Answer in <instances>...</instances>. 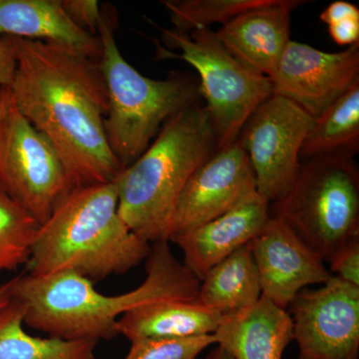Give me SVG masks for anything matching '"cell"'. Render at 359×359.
<instances>
[{
    "instance_id": "cell-9",
    "label": "cell",
    "mask_w": 359,
    "mask_h": 359,
    "mask_svg": "<svg viewBox=\"0 0 359 359\" xmlns=\"http://www.w3.org/2000/svg\"><path fill=\"white\" fill-rule=\"evenodd\" d=\"M313 120L292 101L271 94L241 132L238 141L249 158L257 192L269 205L282 199L297 178Z\"/></svg>"
},
{
    "instance_id": "cell-28",
    "label": "cell",
    "mask_w": 359,
    "mask_h": 359,
    "mask_svg": "<svg viewBox=\"0 0 359 359\" xmlns=\"http://www.w3.org/2000/svg\"><path fill=\"white\" fill-rule=\"evenodd\" d=\"M320 18L325 25H334L340 21L359 18V8L351 2L337 0L332 2L327 8L323 9Z\"/></svg>"
},
{
    "instance_id": "cell-27",
    "label": "cell",
    "mask_w": 359,
    "mask_h": 359,
    "mask_svg": "<svg viewBox=\"0 0 359 359\" xmlns=\"http://www.w3.org/2000/svg\"><path fill=\"white\" fill-rule=\"evenodd\" d=\"M18 61L16 37H0V88L11 86Z\"/></svg>"
},
{
    "instance_id": "cell-5",
    "label": "cell",
    "mask_w": 359,
    "mask_h": 359,
    "mask_svg": "<svg viewBox=\"0 0 359 359\" xmlns=\"http://www.w3.org/2000/svg\"><path fill=\"white\" fill-rule=\"evenodd\" d=\"M98 36L102 42L100 66L108 94L106 137L124 169L147 150L168 120L196 103L199 89L187 76L155 80L135 69L122 55L112 22L104 11Z\"/></svg>"
},
{
    "instance_id": "cell-3",
    "label": "cell",
    "mask_w": 359,
    "mask_h": 359,
    "mask_svg": "<svg viewBox=\"0 0 359 359\" xmlns=\"http://www.w3.org/2000/svg\"><path fill=\"white\" fill-rule=\"evenodd\" d=\"M150 252L120 217L110 182L76 187L61 202L40 224L26 268L33 276L70 271L94 283L128 273Z\"/></svg>"
},
{
    "instance_id": "cell-19",
    "label": "cell",
    "mask_w": 359,
    "mask_h": 359,
    "mask_svg": "<svg viewBox=\"0 0 359 359\" xmlns=\"http://www.w3.org/2000/svg\"><path fill=\"white\" fill-rule=\"evenodd\" d=\"M262 297L250 244L212 266L200 282L201 304L226 316L254 306Z\"/></svg>"
},
{
    "instance_id": "cell-1",
    "label": "cell",
    "mask_w": 359,
    "mask_h": 359,
    "mask_svg": "<svg viewBox=\"0 0 359 359\" xmlns=\"http://www.w3.org/2000/svg\"><path fill=\"white\" fill-rule=\"evenodd\" d=\"M8 87L21 114L53 146L75 187L110 183L123 167L108 144L100 61L65 45L18 39Z\"/></svg>"
},
{
    "instance_id": "cell-15",
    "label": "cell",
    "mask_w": 359,
    "mask_h": 359,
    "mask_svg": "<svg viewBox=\"0 0 359 359\" xmlns=\"http://www.w3.org/2000/svg\"><path fill=\"white\" fill-rule=\"evenodd\" d=\"M271 219L269 204L259 194L198 228L172 238L184 264L198 280L226 257L250 244Z\"/></svg>"
},
{
    "instance_id": "cell-4",
    "label": "cell",
    "mask_w": 359,
    "mask_h": 359,
    "mask_svg": "<svg viewBox=\"0 0 359 359\" xmlns=\"http://www.w3.org/2000/svg\"><path fill=\"white\" fill-rule=\"evenodd\" d=\"M217 149L211 119L194 103L165 123L155 140L114 181L118 212L149 244L169 242L175 205L187 182Z\"/></svg>"
},
{
    "instance_id": "cell-14",
    "label": "cell",
    "mask_w": 359,
    "mask_h": 359,
    "mask_svg": "<svg viewBox=\"0 0 359 359\" xmlns=\"http://www.w3.org/2000/svg\"><path fill=\"white\" fill-rule=\"evenodd\" d=\"M309 0H268L222 26L216 36L231 55L271 78L290 40L292 13Z\"/></svg>"
},
{
    "instance_id": "cell-6",
    "label": "cell",
    "mask_w": 359,
    "mask_h": 359,
    "mask_svg": "<svg viewBox=\"0 0 359 359\" xmlns=\"http://www.w3.org/2000/svg\"><path fill=\"white\" fill-rule=\"evenodd\" d=\"M271 216L283 219L304 244L330 263L359 236V171L353 157L330 154L302 163Z\"/></svg>"
},
{
    "instance_id": "cell-32",
    "label": "cell",
    "mask_w": 359,
    "mask_h": 359,
    "mask_svg": "<svg viewBox=\"0 0 359 359\" xmlns=\"http://www.w3.org/2000/svg\"><path fill=\"white\" fill-rule=\"evenodd\" d=\"M205 359H235L231 355L226 349L223 347L219 346L216 348L212 349L209 355Z\"/></svg>"
},
{
    "instance_id": "cell-21",
    "label": "cell",
    "mask_w": 359,
    "mask_h": 359,
    "mask_svg": "<svg viewBox=\"0 0 359 359\" xmlns=\"http://www.w3.org/2000/svg\"><path fill=\"white\" fill-rule=\"evenodd\" d=\"M359 150V82L313 120L301 161L330 154L353 157Z\"/></svg>"
},
{
    "instance_id": "cell-25",
    "label": "cell",
    "mask_w": 359,
    "mask_h": 359,
    "mask_svg": "<svg viewBox=\"0 0 359 359\" xmlns=\"http://www.w3.org/2000/svg\"><path fill=\"white\" fill-rule=\"evenodd\" d=\"M328 264L332 276L359 287V236L347 242Z\"/></svg>"
},
{
    "instance_id": "cell-23",
    "label": "cell",
    "mask_w": 359,
    "mask_h": 359,
    "mask_svg": "<svg viewBox=\"0 0 359 359\" xmlns=\"http://www.w3.org/2000/svg\"><path fill=\"white\" fill-rule=\"evenodd\" d=\"M268 0H164L174 29L184 33L222 26L240 14L264 6Z\"/></svg>"
},
{
    "instance_id": "cell-26",
    "label": "cell",
    "mask_w": 359,
    "mask_h": 359,
    "mask_svg": "<svg viewBox=\"0 0 359 359\" xmlns=\"http://www.w3.org/2000/svg\"><path fill=\"white\" fill-rule=\"evenodd\" d=\"M70 20L92 35L98 34L103 9L96 0H60Z\"/></svg>"
},
{
    "instance_id": "cell-12",
    "label": "cell",
    "mask_w": 359,
    "mask_h": 359,
    "mask_svg": "<svg viewBox=\"0 0 359 359\" xmlns=\"http://www.w3.org/2000/svg\"><path fill=\"white\" fill-rule=\"evenodd\" d=\"M256 193L254 172L238 141L217 151L198 168L180 194L169 242L218 218Z\"/></svg>"
},
{
    "instance_id": "cell-31",
    "label": "cell",
    "mask_w": 359,
    "mask_h": 359,
    "mask_svg": "<svg viewBox=\"0 0 359 359\" xmlns=\"http://www.w3.org/2000/svg\"><path fill=\"white\" fill-rule=\"evenodd\" d=\"M11 301V287L9 282L0 285V309L6 306Z\"/></svg>"
},
{
    "instance_id": "cell-13",
    "label": "cell",
    "mask_w": 359,
    "mask_h": 359,
    "mask_svg": "<svg viewBox=\"0 0 359 359\" xmlns=\"http://www.w3.org/2000/svg\"><path fill=\"white\" fill-rule=\"evenodd\" d=\"M261 283L262 297L289 308L308 285H325L332 278L325 262L295 235L283 219L271 216L250 243Z\"/></svg>"
},
{
    "instance_id": "cell-8",
    "label": "cell",
    "mask_w": 359,
    "mask_h": 359,
    "mask_svg": "<svg viewBox=\"0 0 359 359\" xmlns=\"http://www.w3.org/2000/svg\"><path fill=\"white\" fill-rule=\"evenodd\" d=\"M75 188L55 149L11 100L0 119V189L42 224Z\"/></svg>"
},
{
    "instance_id": "cell-22",
    "label": "cell",
    "mask_w": 359,
    "mask_h": 359,
    "mask_svg": "<svg viewBox=\"0 0 359 359\" xmlns=\"http://www.w3.org/2000/svg\"><path fill=\"white\" fill-rule=\"evenodd\" d=\"M40 224L0 189V271L26 266Z\"/></svg>"
},
{
    "instance_id": "cell-10",
    "label": "cell",
    "mask_w": 359,
    "mask_h": 359,
    "mask_svg": "<svg viewBox=\"0 0 359 359\" xmlns=\"http://www.w3.org/2000/svg\"><path fill=\"white\" fill-rule=\"evenodd\" d=\"M287 309L299 359H359V287L332 276Z\"/></svg>"
},
{
    "instance_id": "cell-18",
    "label": "cell",
    "mask_w": 359,
    "mask_h": 359,
    "mask_svg": "<svg viewBox=\"0 0 359 359\" xmlns=\"http://www.w3.org/2000/svg\"><path fill=\"white\" fill-rule=\"evenodd\" d=\"M224 316L199 299H171L137 308L117 323L118 335L141 339H186L214 334Z\"/></svg>"
},
{
    "instance_id": "cell-7",
    "label": "cell",
    "mask_w": 359,
    "mask_h": 359,
    "mask_svg": "<svg viewBox=\"0 0 359 359\" xmlns=\"http://www.w3.org/2000/svg\"><path fill=\"white\" fill-rule=\"evenodd\" d=\"M160 59H182L199 73V95L217 137L218 151L235 143L254 111L271 96L269 77L250 69L224 48L211 28L184 33L158 26Z\"/></svg>"
},
{
    "instance_id": "cell-29",
    "label": "cell",
    "mask_w": 359,
    "mask_h": 359,
    "mask_svg": "<svg viewBox=\"0 0 359 359\" xmlns=\"http://www.w3.org/2000/svg\"><path fill=\"white\" fill-rule=\"evenodd\" d=\"M330 37L339 45L353 46L359 43V18H351L328 25Z\"/></svg>"
},
{
    "instance_id": "cell-24",
    "label": "cell",
    "mask_w": 359,
    "mask_h": 359,
    "mask_svg": "<svg viewBox=\"0 0 359 359\" xmlns=\"http://www.w3.org/2000/svg\"><path fill=\"white\" fill-rule=\"evenodd\" d=\"M212 344H216L214 334L186 339H136L131 341L124 359H197Z\"/></svg>"
},
{
    "instance_id": "cell-2",
    "label": "cell",
    "mask_w": 359,
    "mask_h": 359,
    "mask_svg": "<svg viewBox=\"0 0 359 359\" xmlns=\"http://www.w3.org/2000/svg\"><path fill=\"white\" fill-rule=\"evenodd\" d=\"M146 261L145 280L122 294H104L88 278L62 271L16 276L9 280L11 297L33 330L65 340H110L118 335V320L135 309L199 297L200 280L172 254L169 242L151 245Z\"/></svg>"
},
{
    "instance_id": "cell-16",
    "label": "cell",
    "mask_w": 359,
    "mask_h": 359,
    "mask_svg": "<svg viewBox=\"0 0 359 359\" xmlns=\"http://www.w3.org/2000/svg\"><path fill=\"white\" fill-rule=\"evenodd\" d=\"M214 335L235 359H282L294 340V323L287 309L262 297L254 306L224 316Z\"/></svg>"
},
{
    "instance_id": "cell-17",
    "label": "cell",
    "mask_w": 359,
    "mask_h": 359,
    "mask_svg": "<svg viewBox=\"0 0 359 359\" xmlns=\"http://www.w3.org/2000/svg\"><path fill=\"white\" fill-rule=\"evenodd\" d=\"M65 45L100 61L103 46L70 20L60 0H0V37Z\"/></svg>"
},
{
    "instance_id": "cell-30",
    "label": "cell",
    "mask_w": 359,
    "mask_h": 359,
    "mask_svg": "<svg viewBox=\"0 0 359 359\" xmlns=\"http://www.w3.org/2000/svg\"><path fill=\"white\" fill-rule=\"evenodd\" d=\"M11 102V90L8 87H1L0 88V119L6 112L9 104Z\"/></svg>"
},
{
    "instance_id": "cell-20",
    "label": "cell",
    "mask_w": 359,
    "mask_h": 359,
    "mask_svg": "<svg viewBox=\"0 0 359 359\" xmlns=\"http://www.w3.org/2000/svg\"><path fill=\"white\" fill-rule=\"evenodd\" d=\"M25 323L22 306L11 297L0 309V359H95L98 342L33 337Z\"/></svg>"
},
{
    "instance_id": "cell-11",
    "label": "cell",
    "mask_w": 359,
    "mask_h": 359,
    "mask_svg": "<svg viewBox=\"0 0 359 359\" xmlns=\"http://www.w3.org/2000/svg\"><path fill=\"white\" fill-rule=\"evenodd\" d=\"M269 79L273 95L289 99L316 119L359 82V43L325 52L290 40Z\"/></svg>"
}]
</instances>
